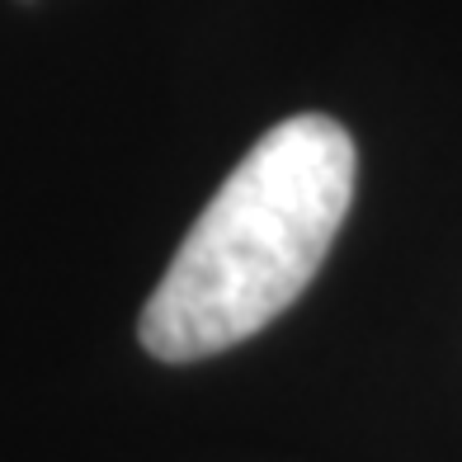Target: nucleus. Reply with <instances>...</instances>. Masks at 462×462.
Listing matches in <instances>:
<instances>
[{"mask_svg":"<svg viewBox=\"0 0 462 462\" xmlns=\"http://www.w3.org/2000/svg\"><path fill=\"white\" fill-rule=\"evenodd\" d=\"M354 142L326 114L269 128L180 241L137 335L165 364H194L264 330L317 279L354 199Z\"/></svg>","mask_w":462,"mask_h":462,"instance_id":"obj_1","label":"nucleus"}]
</instances>
